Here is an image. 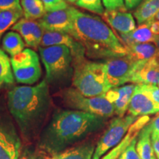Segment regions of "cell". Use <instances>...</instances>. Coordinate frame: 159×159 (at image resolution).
Listing matches in <instances>:
<instances>
[{
    "label": "cell",
    "mask_w": 159,
    "mask_h": 159,
    "mask_svg": "<svg viewBox=\"0 0 159 159\" xmlns=\"http://www.w3.org/2000/svg\"><path fill=\"white\" fill-rule=\"evenodd\" d=\"M147 61H135L128 55L106 60L104 63L108 83L112 88L130 83L134 73Z\"/></svg>",
    "instance_id": "9"
},
{
    "label": "cell",
    "mask_w": 159,
    "mask_h": 159,
    "mask_svg": "<svg viewBox=\"0 0 159 159\" xmlns=\"http://www.w3.org/2000/svg\"><path fill=\"white\" fill-rule=\"evenodd\" d=\"M102 19L120 35H126L136 28L134 16L123 10H105Z\"/></svg>",
    "instance_id": "14"
},
{
    "label": "cell",
    "mask_w": 159,
    "mask_h": 159,
    "mask_svg": "<svg viewBox=\"0 0 159 159\" xmlns=\"http://www.w3.org/2000/svg\"><path fill=\"white\" fill-rule=\"evenodd\" d=\"M47 12H52L68 8V5L64 0H41Z\"/></svg>",
    "instance_id": "30"
},
{
    "label": "cell",
    "mask_w": 159,
    "mask_h": 159,
    "mask_svg": "<svg viewBox=\"0 0 159 159\" xmlns=\"http://www.w3.org/2000/svg\"><path fill=\"white\" fill-rule=\"evenodd\" d=\"M22 8L20 0H0V11Z\"/></svg>",
    "instance_id": "33"
},
{
    "label": "cell",
    "mask_w": 159,
    "mask_h": 159,
    "mask_svg": "<svg viewBox=\"0 0 159 159\" xmlns=\"http://www.w3.org/2000/svg\"><path fill=\"white\" fill-rule=\"evenodd\" d=\"M136 138H135L130 144L123 150L117 159H141L136 150Z\"/></svg>",
    "instance_id": "29"
},
{
    "label": "cell",
    "mask_w": 159,
    "mask_h": 159,
    "mask_svg": "<svg viewBox=\"0 0 159 159\" xmlns=\"http://www.w3.org/2000/svg\"><path fill=\"white\" fill-rule=\"evenodd\" d=\"M19 159H36V158H35V157L33 153L28 152V151H25V152L22 154V156L19 157Z\"/></svg>",
    "instance_id": "38"
},
{
    "label": "cell",
    "mask_w": 159,
    "mask_h": 159,
    "mask_svg": "<svg viewBox=\"0 0 159 159\" xmlns=\"http://www.w3.org/2000/svg\"><path fill=\"white\" fill-rule=\"evenodd\" d=\"M138 85V84H137ZM145 93H147L155 102L159 105V87L155 85L139 84Z\"/></svg>",
    "instance_id": "31"
},
{
    "label": "cell",
    "mask_w": 159,
    "mask_h": 159,
    "mask_svg": "<svg viewBox=\"0 0 159 159\" xmlns=\"http://www.w3.org/2000/svg\"><path fill=\"white\" fill-rule=\"evenodd\" d=\"M135 87L136 84L132 83V84L125 85L116 88L117 96L116 100L113 103V105L114 107L115 114L118 116H124L127 111H128Z\"/></svg>",
    "instance_id": "20"
},
{
    "label": "cell",
    "mask_w": 159,
    "mask_h": 159,
    "mask_svg": "<svg viewBox=\"0 0 159 159\" xmlns=\"http://www.w3.org/2000/svg\"><path fill=\"white\" fill-rule=\"evenodd\" d=\"M127 55L135 61H148L153 57L158 49L152 43H133L125 46Z\"/></svg>",
    "instance_id": "21"
},
{
    "label": "cell",
    "mask_w": 159,
    "mask_h": 159,
    "mask_svg": "<svg viewBox=\"0 0 159 159\" xmlns=\"http://www.w3.org/2000/svg\"><path fill=\"white\" fill-rule=\"evenodd\" d=\"M128 114L137 117L159 114V105L136 85L128 108Z\"/></svg>",
    "instance_id": "13"
},
{
    "label": "cell",
    "mask_w": 159,
    "mask_h": 159,
    "mask_svg": "<svg viewBox=\"0 0 159 159\" xmlns=\"http://www.w3.org/2000/svg\"><path fill=\"white\" fill-rule=\"evenodd\" d=\"M69 7L73 21L69 35L83 45L85 57L108 60L126 56L124 43L102 19L73 7Z\"/></svg>",
    "instance_id": "2"
},
{
    "label": "cell",
    "mask_w": 159,
    "mask_h": 159,
    "mask_svg": "<svg viewBox=\"0 0 159 159\" xmlns=\"http://www.w3.org/2000/svg\"><path fill=\"white\" fill-rule=\"evenodd\" d=\"M0 87H1V86H0Z\"/></svg>",
    "instance_id": "42"
},
{
    "label": "cell",
    "mask_w": 159,
    "mask_h": 159,
    "mask_svg": "<svg viewBox=\"0 0 159 159\" xmlns=\"http://www.w3.org/2000/svg\"><path fill=\"white\" fill-rule=\"evenodd\" d=\"M24 17L30 21L41 19L46 13L44 5L41 0H20Z\"/></svg>",
    "instance_id": "24"
},
{
    "label": "cell",
    "mask_w": 159,
    "mask_h": 159,
    "mask_svg": "<svg viewBox=\"0 0 159 159\" xmlns=\"http://www.w3.org/2000/svg\"><path fill=\"white\" fill-rule=\"evenodd\" d=\"M159 12V0H142L136 11L134 16L139 25L153 19Z\"/></svg>",
    "instance_id": "22"
},
{
    "label": "cell",
    "mask_w": 159,
    "mask_h": 159,
    "mask_svg": "<svg viewBox=\"0 0 159 159\" xmlns=\"http://www.w3.org/2000/svg\"><path fill=\"white\" fill-rule=\"evenodd\" d=\"M69 7L66 9L47 12L39 21L44 31L60 32L70 34L73 28V21Z\"/></svg>",
    "instance_id": "12"
},
{
    "label": "cell",
    "mask_w": 159,
    "mask_h": 159,
    "mask_svg": "<svg viewBox=\"0 0 159 159\" xmlns=\"http://www.w3.org/2000/svg\"><path fill=\"white\" fill-rule=\"evenodd\" d=\"M150 119L149 116H140L136 119V121L129 128V130L127 133L126 136L122 139V141L119 144L115 147L114 149H112L108 154H107L102 159H117L123 150H125L130 142L135 138L138 136V135L141 130L144 128L145 125H147L150 122Z\"/></svg>",
    "instance_id": "16"
},
{
    "label": "cell",
    "mask_w": 159,
    "mask_h": 159,
    "mask_svg": "<svg viewBox=\"0 0 159 159\" xmlns=\"http://www.w3.org/2000/svg\"><path fill=\"white\" fill-rule=\"evenodd\" d=\"M63 104L76 111L89 113L103 118H108L115 114L112 103L105 95L89 97L83 95L75 88H67L60 93Z\"/></svg>",
    "instance_id": "6"
},
{
    "label": "cell",
    "mask_w": 159,
    "mask_h": 159,
    "mask_svg": "<svg viewBox=\"0 0 159 159\" xmlns=\"http://www.w3.org/2000/svg\"><path fill=\"white\" fill-rule=\"evenodd\" d=\"M11 66L15 80L21 84L33 85L41 78V66L39 56L35 50L25 49L11 57Z\"/></svg>",
    "instance_id": "7"
},
{
    "label": "cell",
    "mask_w": 159,
    "mask_h": 159,
    "mask_svg": "<svg viewBox=\"0 0 159 159\" xmlns=\"http://www.w3.org/2000/svg\"><path fill=\"white\" fill-rule=\"evenodd\" d=\"M137 119L130 114L113 119L95 147L93 159H100L108 151L116 147L125 138L130 127Z\"/></svg>",
    "instance_id": "8"
},
{
    "label": "cell",
    "mask_w": 159,
    "mask_h": 159,
    "mask_svg": "<svg viewBox=\"0 0 159 159\" xmlns=\"http://www.w3.org/2000/svg\"><path fill=\"white\" fill-rule=\"evenodd\" d=\"M103 6L108 11L114 10H123L127 11L124 0H102Z\"/></svg>",
    "instance_id": "32"
},
{
    "label": "cell",
    "mask_w": 159,
    "mask_h": 159,
    "mask_svg": "<svg viewBox=\"0 0 159 159\" xmlns=\"http://www.w3.org/2000/svg\"><path fill=\"white\" fill-rule=\"evenodd\" d=\"M21 142L14 125L0 115V159H19Z\"/></svg>",
    "instance_id": "10"
},
{
    "label": "cell",
    "mask_w": 159,
    "mask_h": 159,
    "mask_svg": "<svg viewBox=\"0 0 159 159\" xmlns=\"http://www.w3.org/2000/svg\"><path fill=\"white\" fill-rule=\"evenodd\" d=\"M55 45L65 46L70 49L73 57V63L85 59L84 47L71 35L60 32L44 31L41 47Z\"/></svg>",
    "instance_id": "11"
},
{
    "label": "cell",
    "mask_w": 159,
    "mask_h": 159,
    "mask_svg": "<svg viewBox=\"0 0 159 159\" xmlns=\"http://www.w3.org/2000/svg\"><path fill=\"white\" fill-rule=\"evenodd\" d=\"M156 35L152 33L148 22L139 25L134 31L126 35H121V40L125 46L133 43H154Z\"/></svg>",
    "instance_id": "17"
},
{
    "label": "cell",
    "mask_w": 159,
    "mask_h": 159,
    "mask_svg": "<svg viewBox=\"0 0 159 159\" xmlns=\"http://www.w3.org/2000/svg\"><path fill=\"white\" fill-rule=\"evenodd\" d=\"M133 84L158 85L159 83V50L153 57L148 60L131 77Z\"/></svg>",
    "instance_id": "15"
},
{
    "label": "cell",
    "mask_w": 159,
    "mask_h": 159,
    "mask_svg": "<svg viewBox=\"0 0 159 159\" xmlns=\"http://www.w3.org/2000/svg\"><path fill=\"white\" fill-rule=\"evenodd\" d=\"M124 2L127 10H133L136 8L142 0H124Z\"/></svg>",
    "instance_id": "37"
},
{
    "label": "cell",
    "mask_w": 159,
    "mask_h": 159,
    "mask_svg": "<svg viewBox=\"0 0 159 159\" xmlns=\"http://www.w3.org/2000/svg\"><path fill=\"white\" fill-rule=\"evenodd\" d=\"M46 71L45 80L49 84L65 82L73 75V57L70 49L63 45L39 47Z\"/></svg>",
    "instance_id": "5"
},
{
    "label": "cell",
    "mask_w": 159,
    "mask_h": 159,
    "mask_svg": "<svg viewBox=\"0 0 159 159\" xmlns=\"http://www.w3.org/2000/svg\"><path fill=\"white\" fill-rule=\"evenodd\" d=\"M105 118L76 110L58 111L43 129L39 148L52 156L66 150L104 126Z\"/></svg>",
    "instance_id": "1"
},
{
    "label": "cell",
    "mask_w": 159,
    "mask_h": 159,
    "mask_svg": "<svg viewBox=\"0 0 159 159\" xmlns=\"http://www.w3.org/2000/svg\"><path fill=\"white\" fill-rule=\"evenodd\" d=\"M49 83L13 87L7 94V107L26 140L33 138L44 122L51 107Z\"/></svg>",
    "instance_id": "3"
},
{
    "label": "cell",
    "mask_w": 159,
    "mask_h": 159,
    "mask_svg": "<svg viewBox=\"0 0 159 159\" xmlns=\"http://www.w3.org/2000/svg\"><path fill=\"white\" fill-rule=\"evenodd\" d=\"M25 43L19 33L10 31L5 33L2 41L3 50L13 57L25 50Z\"/></svg>",
    "instance_id": "23"
},
{
    "label": "cell",
    "mask_w": 159,
    "mask_h": 159,
    "mask_svg": "<svg viewBox=\"0 0 159 159\" xmlns=\"http://www.w3.org/2000/svg\"><path fill=\"white\" fill-rule=\"evenodd\" d=\"M34 22L35 21H30L26 19L25 18H21L11 27L12 30L16 32L21 35L26 46L30 48H33V30Z\"/></svg>",
    "instance_id": "26"
},
{
    "label": "cell",
    "mask_w": 159,
    "mask_h": 159,
    "mask_svg": "<svg viewBox=\"0 0 159 159\" xmlns=\"http://www.w3.org/2000/svg\"><path fill=\"white\" fill-rule=\"evenodd\" d=\"M72 85L85 97L105 94L112 89L107 78L104 63L84 59L73 63Z\"/></svg>",
    "instance_id": "4"
},
{
    "label": "cell",
    "mask_w": 159,
    "mask_h": 159,
    "mask_svg": "<svg viewBox=\"0 0 159 159\" xmlns=\"http://www.w3.org/2000/svg\"><path fill=\"white\" fill-rule=\"evenodd\" d=\"M75 5L97 15L102 16L105 12L102 0H77Z\"/></svg>",
    "instance_id": "28"
},
{
    "label": "cell",
    "mask_w": 159,
    "mask_h": 159,
    "mask_svg": "<svg viewBox=\"0 0 159 159\" xmlns=\"http://www.w3.org/2000/svg\"><path fill=\"white\" fill-rule=\"evenodd\" d=\"M154 19L156 20V21H159V12L158 13H157V14L155 16V17H154Z\"/></svg>",
    "instance_id": "40"
},
{
    "label": "cell",
    "mask_w": 159,
    "mask_h": 159,
    "mask_svg": "<svg viewBox=\"0 0 159 159\" xmlns=\"http://www.w3.org/2000/svg\"><path fill=\"white\" fill-rule=\"evenodd\" d=\"M152 148L157 159H159V134H151Z\"/></svg>",
    "instance_id": "34"
},
{
    "label": "cell",
    "mask_w": 159,
    "mask_h": 159,
    "mask_svg": "<svg viewBox=\"0 0 159 159\" xmlns=\"http://www.w3.org/2000/svg\"><path fill=\"white\" fill-rule=\"evenodd\" d=\"M152 134H159V114L149 122Z\"/></svg>",
    "instance_id": "35"
},
{
    "label": "cell",
    "mask_w": 159,
    "mask_h": 159,
    "mask_svg": "<svg viewBox=\"0 0 159 159\" xmlns=\"http://www.w3.org/2000/svg\"><path fill=\"white\" fill-rule=\"evenodd\" d=\"M24 16L22 8L0 11V37Z\"/></svg>",
    "instance_id": "25"
},
{
    "label": "cell",
    "mask_w": 159,
    "mask_h": 159,
    "mask_svg": "<svg viewBox=\"0 0 159 159\" xmlns=\"http://www.w3.org/2000/svg\"><path fill=\"white\" fill-rule=\"evenodd\" d=\"M154 44L156 45V47H157V49L159 50V35H156V40H155L154 41Z\"/></svg>",
    "instance_id": "39"
},
{
    "label": "cell",
    "mask_w": 159,
    "mask_h": 159,
    "mask_svg": "<svg viewBox=\"0 0 159 159\" xmlns=\"http://www.w3.org/2000/svg\"><path fill=\"white\" fill-rule=\"evenodd\" d=\"M95 147L91 144H83L52 155L45 159H93Z\"/></svg>",
    "instance_id": "18"
},
{
    "label": "cell",
    "mask_w": 159,
    "mask_h": 159,
    "mask_svg": "<svg viewBox=\"0 0 159 159\" xmlns=\"http://www.w3.org/2000/svg\"><path fill=\"white\" fill-rule=\"evenodd\" d=\"M150 25V30L155 35H159V21L156 19H152L150 21H147Z\"/></svg>",
    "instance_id": "36"
},
{
    "label": "cell",
    "mask_w": 159,
    "mask_h": 159,
    "mask_svg": "<svg viewBox=\"0 0 159 159\" xmlns=\"http://www.w3.org/2000/svg\"><path fill=\"white\" fill-rule=\"evenodd\" d=\"M151 128L149 123L141 130L136 139V150L141 159H157L152 148Z\"/></svg>",
    "instance_id": "19"
},
{
    "label": "cell",
    "mask_w": 159,
    "mask_h": 159,
    "mask_svg": "<svg viewBox=\"0 0 159 159\" xmlns=\"http://www.w3.org/2000/svg\"><path fill=\"white\" fill-rule=\"evenodd\" d=\"M14 81L11 59L5 51L0 49V86L12 85Z\"/></svg>",
    "instance_id": "27"
},
{
    "label": "cell",
    "mask_w": 159,
    "mask_h": 159,
    "mask_svg": "<svg viewBox=\"0 0 159 159\" xmlns=\"http://www.w3.org/2000/svg\"><path fill=\"white\" fill-rule=\"evenodd\" d=\"M66 2H69L70 3H75L77 2V0H64Z\"/></svg>",
    "instance_id": "41"
}]
</instances>
